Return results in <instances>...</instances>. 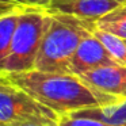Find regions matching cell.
Returning a JSON list of instances; mask_svg holds the SVG:
<instances>
[{
  "label": "cell",
  "mask_w": 126,
  "mask_h": 126,
  "mask_svg": "<svg viewBox=\"0 0 126 126\" xmlns=\"http://www.w3.org/2000/svg\"><path fill=\"white\" fill-rule=\"evenodd\" d=\"M22 8L0 16V71H4V64H6L10 50H11L12 38H14V33Z\"/></svg>",
  "instance_id": "obj_9"
},
{
  "label": "cell",
  "mask_w": 126,
  "mask_h": 126,
  "mask_svg": "<svg viewBox=\"0 0 126 126\" xmlns=\"http://www.w3.org/2000/svg\"><path fill=\"white\" fill-rule=\"evenodd\" d=\"M68 114H72L75 117L102 121L112 126H126V98H121L117 103L112 104L83 109L68 112Z\"/></svg>",
  "instance_id": "obj_8"
},
{
  "label": "cell",
  "mask_w": 126,
  "mask_h": 126,
  "mask_svg": "<svg viewBox=\"0 0 126 126\" xmlns=\"http://www.w3.org/2000/svg\"><path fill=\"white\" fill-rule=\"evenodd\" d=\"M57 123H58V126H112V125H109V123H106V122H102V121L75 117V115H72V114L60 115Z\"/></svg>",
  "instance_id": "obj_12"
},
{
  "label": "cell",
  "mask_w": 126,
  "mask_h": 126,
  "mask_svg": "<svg viewBox=\"0 0 126 126\" xmlns=\"http://www.w3.org/2000/svg\"><path fill=\"white\" fill-rule=\"evenodd\" d=\"M15 87L45 104L58 115L117 103L121 98L95 90L72 73H52L31 69L8 73Z\"/></svg>",
  "instance_id": "obj_1"
},
{
  "label": "cell",
  "mask_w": 126,
  "mask_h": 126,
  "mask_svg": "<svg viewBox=\"0 0 126 126\" xmlns=\"http://www.w3.org/2000/svg\"><path fill=\"white\" fill-rule=\"evenodd\" d=\"M19 8H22V6H18L15 3H0V16L10 14V12L15 11V10H19Z\"/></svg>",
  "instance_id": "obj_15"
},
{
  "label": "cell",
  "mask_w": 126,
  "mask_h": 126,
  "mask_svg": "<svg viewBox=\"0 0 126 126\" xmlns=\"http://www.w3.org/2000/svg\"><path fill=\"white\" fill-rule=\"evenodd\" d=\"M49 25V11L44 8L23 7L14 33L4 72H27L35 68L42 38Z\"/></svg>",
  "instance_id": "obj_3"
},
{
  "label": "cell",
  "mask_w": 126,
  "mask_h": 126,
  "mask_svg": "<svg viewBox=\"0 0 126 126\" xmlns=\"http://www.w3.org/2000/svg\"><path fill=\"white\" fill-rule=\"evenodd\" d=\"M125 41H126V39H125Z\"/></svg>",
  "instance_id": "obj_19"
},
{
  "label": "cell",
  "mask_w": 126,
  "mask_h": 126,
  "mask_svg": "<svg viewBox=\"0 0 126 126\" xmlns=\"http://www.w3.org/2000/svg\"><path fill=\"white\" fill-rule=\"evenodd\" d=\"M60 115L39 103L23 90L10 85L0 88V122L18 123L27 121H52L57 122Z\"/></svg>",
  "instance_id": "obj_4"
},
{
  "label": "cell",
  "mask_w": 126,
  "mask_h": 126,
  "mask_svg": "<svg viewBox=\"0 0 126 126\" xmlns=\"http://www.w3.org/2000/svg\"><path fill=\"white\" fill-rule=\"evenodd\" d=\"M96 27L126 39V6L118 7L96 20Z\"/></svg>",
  "instance_id": "obj_10"
},
{
  "label": "cell",
  "mask_w": 126,
  "mask_h": 126,
  "mask_svg": "<svg viewBox=\"0 0 126 126\" xmlns=\"http://www.w3.org/2000/svg\"><path fill=\"white\" fill-rule=\"evenodd\" d=\"M79 77L95 90L118 98H126V65L100 66Z\"/></svg>",
  "instance_id": "obj_7"
},
{
  "label": "cell",
  "mask_w": 126,
  "mask_h": 126,
  "mask_svg": "<svg viewBox=\"0 0 126 126\" xmlns=\"http://www.w3.org/2000/svg\"><path fill=\"white\" fill-rule=\"evenodd\" d=\"M0 126H10V125H7V123H1V122H0Z\"/></svg>",
  "instance_id": "obj_18"
},
{
  "label": "cell",
  "mask_w": 126,
  "mask_h": 126,
  "mask_svg": "<svg viewBox=\"0 0 126 126\" xmlns=\"http://www.w3.org/2000/svg\"><path fill=\"white\" fill-rule=\"evenodd\" d=\"M94 35L102 42L106 50L111 54V57L121 65H126V41L114 34L106 33L103 30H99L98 27L94 30Z\"/></svg>",
  "instance_id": "obj_11"
},
{
  "label": "cell",
  "mask_w": 126,
  "mask_h": 126,
  "mask_svg": "<svg viewBox=\"0 0 126 126\" xmlns=\"http://www.w3.org/2000/svg\"><path fill=\"white\" fill-rule=\"evenodd\" d=\"M10 85H14L11 83L8 77V73L4 71H0V88H4V87H10Z\"/></svg>",
  "instance_id": "obj_16"
},
{
  "label": "cell",
  "mask_w": 126,
  "mask_h": 126,
  "mask_svg": "<svg viewBox=\"0 0 126 126\" xmlns=\"http://www.w3.org/2000/svg\"><path fill=\"white\" fill-rule=\"evenodd\" d=\"M11 1L22 7L44 8V10H47L50 7V3H52V0H11Z\"/></svg>",
  "instance_id": "obj_13"
},
{
  "label": "cell",
  "mask_w": 126,
  "mask_h": 126,
  "mask_svg": "<svg viewBox=\"0 0 126 126\" xmlns=\"http://www.w3.org/2000/svg\"><path fill=\"white\" fill-rule=\"evenodd\" d=\"M0 3H12L11 0H0Z\"/></svg>",
  "instance_id": "obj_17"
},
{
  "label": "cell",
  "mask_w": 126,
  "mask_h": 126,
  "mask_svg": "<svg viewBox=\"0 0 126 126\" xmlns=\"http://www.w3.org/2000/svg\"><path fill=\"white\" fill-rule=\"evenodd\" d=\"M122 6H126V0H52L47 10L96 22Z\"/></svg>",
  "instance_id": "obj_6"
},
{
  "label": "cell",
  "mask_w": 126,
  "mask_h": 126,
  "mask_svg": "<svg viewBox=\"0 0 126 126\" xmlns=\"http://www.w3.org/2000/svg\"><path fill=\"white\" fill-rule=\"evenodd\" d=\"M10 126H58V123L52 121H27V122L10 123Z\"/></svg>",
  "instance_id": "obj_14"
},
{
  "label": "cell",
  "mask_w": 126,
  "mask_h": 126,
  "mask_svg": "<svg viewBox=\"0 0 126 126\" xmlns=\"http://www.w3.org/2000/svg\"><path fill=\"white\" fill-rule=\"evenodd\" d=\"M47 11L49 25L42 38L34 69L52 73H69L75 52L80 42L94 33L96 22L69 14Z\"/></svg>",
  "instance_id": "obj_2"
},
{
  "label": "cell",
  "mask_w": 126,
  "mask_h": 126,
  "mask_svg": "<svg viewBox=\"0 0 126 126\" xmlns=\"http://www.w3.org/2000/svg\"><path fill=\"white\" fill-rule=\"evenodd\" d=\"M117 61L111 57L102 42L94 34L84 38L76 49L69 66V73L81 76L90 71L100 66L117 65Z\"/></svg>",
  "instance_id": "obj_5"
}]
</instances>
